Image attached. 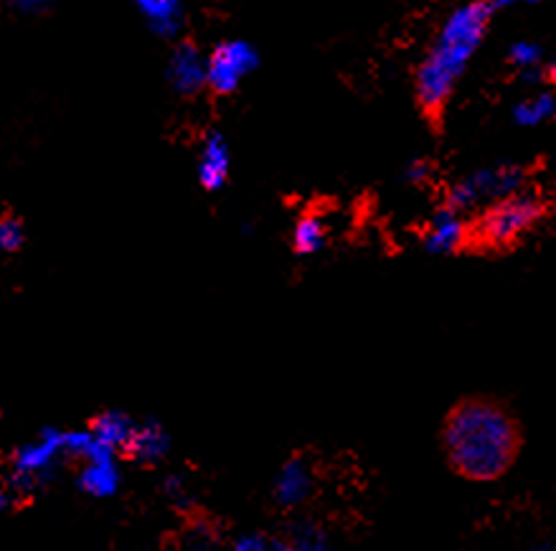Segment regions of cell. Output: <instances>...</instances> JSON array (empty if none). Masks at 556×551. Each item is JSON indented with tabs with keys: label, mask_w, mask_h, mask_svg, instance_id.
Instances as JSON below:
<instances>
[{
	"label": "cell",
	"mask_w": 556,
	"mask_h": 551,
	"mask_svg": "<svg viewBox=\"0 0 556 551\" xmlns=\"http://www.w3.org/2000/svg\"><path fill=\"white\" fill-rule=\"evenodd\" d=\"M493 5V11H508V9H518V5H539L544 0H488Z\"/></svg>",
	"instance_id": "obj_25"
},
{
	"label": "cell",
	"mask_w": 556,
	"mask_h": 551,
	"mask_svg": "<svg viewBox=\"0 0 556 551\" xmlns=\"http://www.w3.org/2000/svg\"><path fill=\"white\" fill-rule=\"evenodd\" d=\"M5 509H9V496H5V490L0 488V513H5Z\"/></svg>",
	"instance_id": "obj_28"
},
{
	"label": "cell",
	"mask_w": 556,
	"mask_h": 551,
	"mask_svg": "<svg viewBox=\"0 0 556 551\" xmlns=\"http://www.w3.org/2000/svg\"><path fill=\"white\" fill-rule=\"evenodd\" d=\"M168 450H170L168 433H165L161 422L148 419V422H138L132 440L127 444L125 452L135 460V463L155 465L168 455Z\"/></svg>",
	"instance_id": "obj_11"
},
{
	"label": "cell",
	"mask_w": 556,
	"mask_h": 551,
	"mask_svg": "<svg viewBox=\"0 0 556 551\" xmlns=\"http://www.w3.org/2000/svg\"><path fill=\"white\" fill-rule=\"evenodd\" d=\"M544 72H546V82H548V85L556 87V59H552V62H548V64L544 66Z\"/></svg>",
	"instance_id": "obj_27"
},
{
	"label": "cell",
	"mask_w": 556,
	"mask_h": 551,
	"mask_svg": "<svg viewBox=\"0 0 556 551\" xmlns=\"http://www.w3.org/2000/svg\"><path fill=\"white\" fill-rule=\"evenodd\" d=\"M9 3L13 5V9H18L24 13H41V11H47L54 0H9Z\"/></svg>",
	"instance_id": "obj_24"
},
{
	"label": "cell",
	"mask_w": 556,
	"mask_h": 551,
	"mask_svg": "<svg viewBox=\"0 0 556 551\" xmlns=\"http://www.w3.org/2000/svg\"><path fill=\"white\" fill-rule=\"evenodd\" d=\"M142 18L161 39H173L184 28V5L180 0H135Z\"/></svg>",
	"instance_id": "obj_14"
},
{
	"label": "cell",
	"mask_w": 556,
	"mask_h": 551,
	"mask_svg": "<svg viewBox=\"0 0 556 551\" xmlns=\"http://www.w3.org/2000/svg\"><path fill=\"white\" fill-rule=\"evenodd\" d=\"M422 245L427 252L438 256L463 252V249L470 247V222L460 211L442 206L440 211H434L430 224H427Z\"/></svg>",
	"instance_id": "obj_7"
},
{
	"label": "cell",
	"mask_w": 556,
	"mask_h": 551,
	"mask_svg": "<svg viewBox=\"0 0 556 551\" xmlns=\"http://www.w3.org/2000/svg\"><path fill=\"white\" fill-rule=\"evenodd\" d=\"M531 168L523 163H495L483 165V168L470 171L468 176L455 180L447 188L445 206L460 214H468L470 209L480 206V203H491L506 196H514L529 186Z\"/></svg>",
	"instance_id": "obj_4"
},
{
	"label": "cell",
	"mask_w": 556,
	"mask_h": 551,
	"mask_svg": "<svg viewBox=\"0 0 556 551\" xmlns=\"http://www.w3.org/2000/svg\"><path fill=\"white\" fill-rule=\"evenodd\" d=\"M493 13L488 0H470V3L457 5L440 26L438 39L415 74L419 110L430 120H440L445 112L457 82L468 72L470 59L483 47Z\"/></svg>",
	"instance_id": "obj_2"
},
{
	"label": "cell",
	"mask_w": 556,
	"mask_h": 551,
	"mask_svg": "<svg viewBox=\"0 0 556 551\" xmlns=\"http://www.w3.org/2000/svg\"><path fill=\"white\" fill-rule=\"evenodd\" d=\"M313 490L315 475L311 463L305 458H290L280 467V473H277L273 496L280 509H298V505H303L313 496Z\"/></svg>",
	"instance_id": "obj_8"
},
{
	"label": "cell",
	"mask_w": 556,
	"mask_h": 551,
	"mask_svg": "<svg viewBox=\"0 0 556 551\" xmlns=\"http://www.w3.org/2000/svg\"><path fill=\"white\" fill-rule=\"evenodd\" d=\"M66 458V440L62 429L47 427L39 440L28 442L13 455V467L9 475V486L18 496H34L36 490L49 486L54 478L56 465Z\"/></svg>",
	"instance_id": "obj_5"
},
{
	"label": "cell",
	"mask_w": 556,
	"mask_h": 551,
	"mask_svg": "<svg viewBox=\"0 0 556 551\" xmlns=\"http://www.w3.org/2000/svg\"><path fill=\"white\" fill-rule=\"evenodd\" d=\"M184 551H219V536L216 528L206 518H197L186 526L184 539H180Z\"/></svg>",
	"instance_id": "obj_18"
},
{
	"label": "cell",
	"mask_w": 556,
	"mask_h": 551,
	"mask_svg": "<svg viewBox=\"0 0 556 551\" xmlns=\"http://www.w3.org/2000/svg\"><path fill=\"white\" fill-rule=\"evenodd\" d=\"M269 551H330L326 528L311 518L292 521L280 536L269 541Z\"/></svg>",
	"instance_id": "obj_12"
},
{
	"label": "cell",
	"mask_w": 556,
	"mask_h": 551,
	"mask_svg": "<svg viewBox=\"0 0 556 551\" xmlns=\"http://www.w3.org/2000/svg\"><path fill=\"white\" fill-rule=\"evenodd\" d=\"M163 490L173 503L180 505V509L191 503V490H189V483H186L184 475H168V478L163 480Z\"/></svg>",
	"instance_id": "obj_22"
},
{
	"label": "cell",
	"mask_w": 556,
	"mask_h": 551,
	"mask_svg": "<svg viewBox=\"0 0 556 551\" xmlns=\"http://www.w3.org/2000/svg\"><path fill=\"white\" fill-rule=\"evenodd\" d=\"M168 79L178 95H199L206 87V59L193 43H178L170 54Z\"/></svg>",
	"instance_id": "obj_9"
},
{
	"label": "cell",
	"mask_w": 556,
	"mask_h": 551,
	"mask_svg": "<svg viewBox=\"0 0 556 551\" xmlns=\"http://www.w3.org/2000/svg\"><path fill=\"white\" fill-rule=\"evenodd\" d=\"M508 64L516 66L518 72L536 70V66H544V49H541L536 41H516V43H510Z\"/></svg>",
	"instance_id": "obj_19"
},
{
	"label": "cell",
	"mask_w": 556,
	"mask_h": 551,
	"mask_svg": "<svg viewBox=\"0 0 556 551\" xmlns=\"http://www.w3.org/2000/svg\"><path fill=\"white\" fill-rule=\"evenodd\" d=\"M77 486L92 498H110L119 490V467L117 458H100L81 463Z\"/></svg>",
	"instance_id": "obj_13"
},
{
	"label": "cell",
	"mask_w": 556,
	"mask_h": 551,
	"mask_svg": "<svg viewBox=\"0 0 556 551\" xmlns=\"http://www.w3.org/2000/svg\"><path fill=\"white\" fill-rule=\"evenodd\" d=\"M402 178H404V184H409V186H425L434 178V165H432V161H427V158H415V161H409L407 165H404Z\"/></svg>",
	"instance_id": "obj_21"
},
{
	"label": "cell",
	"mask_w": 556,
	"mask_h": 551,
	"mask_svg": "<svg viewBox=\"0 0 556 551\" xmlns=\"http://www.w3.org/2000/svg\"><path fill=\"white\" fill-rule=\"evenodd\" d=\"M24 224H21L16 216L0 218V249H3V252H16V249L24 247Z\"/></svg>",
	"instance_id": "obj_20"
},
{
	"label": "cell",
	"mask_w": 556,
	"mask_h": 551,
	"mask_svg": "<svg viewBox=\"0 0 556 551\" xmlns=\"http://www.w3.org/2000/svg\"><path fill=\"white\" fill-rule=\"evenodd\" d=\"M229 551H269V539L262 534H244L235 539Z\"/></svg>",
	"instance_id": "obj_23"
},
{
	"label": "cell",
	"mask_w": 556,
	"mask_h": 551,
	"mask_svg": "<svg viewBox=\"0 0 556 551\" xmlns=\"http://www.w3.org/2000/svg\"><path fill=\"white\" fill-rule=\"evenodd\" d=\"M510 117L518 127H539L556 117V95L548 89H536L523 100H518L510 110Z\"/></svg>",
	"instance_id": "obj_16"
},
{
	"label": "cell",
	"mask_w": 556,
	"mask_h": 551,
	"mask_svg": "<svg viewBox=\"0 0 556 551\" xmlns=\"http://www.w3.org/2000/svg\"><path fill=\"white\" fill-rule=\"evenodd\" d=\"M328 231H326V222L318 214H303L292 226V249L300 256H311L318 254L323 247H326Z\"/></svg>",
	"instance_id": "obj_17"
},
{
	"label": "cell",
	"mask_w": 556,
	"mask_h": 551,
	"mask_svg": "<svg viewBox=\"0 0 556 551\" xmlns=\"http://www.w3.org/2000/svg\"><path fill=\"white\" fill-rule=\"evenodd\" d=\"M529 551H556V541L554 539H546V541H539L533 543Z\"/></svg>",
	"instance_id": "obj_26"
},
{
	"label": "cell",
	"mask_w": 556,
	"mask_h": 551,
	"mask_svg": "<svg viewBox=\"0 0 556 551\" xmlns=\"http://www.w3.org/2000/svg\"><path fill=\"white\" fill-rule=\"evenodd\" d=\"M546 216V201L523 188L506 199L491 201L470 222V247L480 252H503L516 247L526 234L536 229Z\"/></svg>",
	"instance_id": "obj_3"
},
{
	"label": "cell",
	"mask_w": 556,
	"mask_h": 551,
	"mask_svg": "<svg viewBox=\"0 0 556 551\" xmlns=\"http://www.w3.org/2000/svg\"><path fill=\"white\" fill-rule=\"evenodd\" d=\"M135 427H138V422H135L130 414H125L119 410H108V412L97 414L92 422V433L97 440L110 444V448L117 452L127 450V444H130L132 435H135Z\"/></svg>",
	"instance_id": "obj_15"
},
{
	"label": "cell",
	"mask_w": 556,
	"mask_h": 551,
	"mask_svg": "<svg viewBox=\"0 0 556 551\" xmlns=\"http://www.w3.org/2000/svg\"><path fill=\"white\" fill-rule=\"evenodd\" d=\"M260 66V54L247 41H224L206 59V87L216 95L237 92L247 74Z\"/></svg>",
	"instance_id": "obj_6"
},
{
	"label": "cell",
	"mask_w": 556,
	"mask_h": 551,
	"mask_svg": "<svg viewBox=\"0 0 556 551\" xmlns=\"http://www.w3.org/2000/svg\"><path fill=\"white\" fill-rule=\"evenodd\" d=\"M521 427L495 399H460L442 425V448L453 471L470 483H495L521 455Z\"/></svg>",
	"instance_id": "obj_1"
},
{
	"label": "cell",
	"mask_w": 556,
	"mask_h": 551,
	"mask_svg": "<svg viewBox=\"0 0 556 551\" xmlns=\"http://www.w3.org/2000/svg\"><path fill=\"white\" fill-rule=\"evenodd\" d=\"M229 142L222 133H208L199 155V180L208 191H219L229 178Z\"/></svg>",
	"instance_id": "obj_10"
}]
</instances>
